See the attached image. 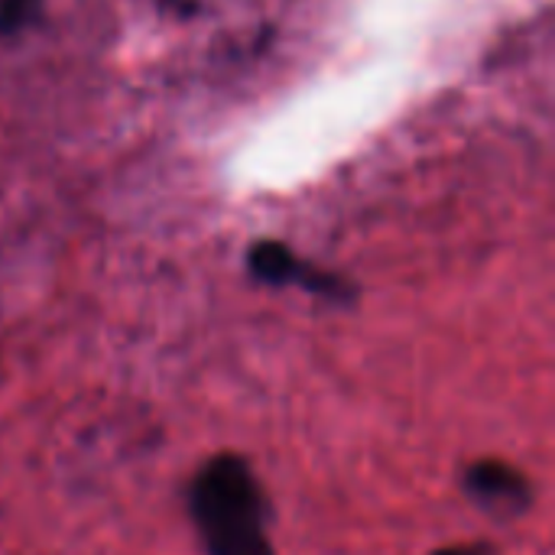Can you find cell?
<instances>
[{
	"mask_svg": "<svg viewBox=\"0 0 555 555\" xmlns=\"http://www.w3.org/2000/svg\"><path fill=\"white\" fill-rule=\"evenodd\" d=\"M189 514L208 555H273L267 501L241 455H215L189 488Z\"/></svg>",
	"mask_w": 555,
	"mask_h": 555,
	"instance_id": "6da1fadb",
	"label": "cell"
},
{
	"mask_svg": "<svg viewBox=\"0 0 555 555\" xmlns=\"http://www.w3.org/2000/svg\"><path fill=\"white\" fill-rule=\"evenodd\" d=\"M436 555H494V546H488V543H465V546H449V550H439Z\"/></svg>",
	"mask_w": 555,
	"mask_h": 555,
	"instance_id": "277c9868",
	"label": "cell"
},
{
	"mask_svg": "<svg viewBox=\"0 0 555 555\" xmlns=\"http://www.w3.org/2000/svg\"><path fill=\"white\" fill-rule=\"evenodd\" d=\"M247 267H250V273H254L260 283H267V286H302L306 293H312V296H319V299L341 302V306L354 299V289H351L348 280L309 267L306 260H299L289 247H283V244H276V241H260V244L250 250Z\"/></svg>",
	"mask_w": 555,
	"mask_h": 555,
	"instance_id": "7a4b0ae2",
	"label": "cell"
},
{
	"mask_svg": "<svg viewBox=\"0 0 555 555\" xmlns=\"http://www.w3.org/2000/svg\"><path fill=\"white\" fill-rule=\"evenodd\" d=\"M468 498L498 517H517L533 507V488L524 472L501 459H478L465 472Z\"/></svg>",
	"mask_w": 555,
	"mask_h": 555,
	"instance_id": "3957f363",
	"label": "cell"
}]
</instances>
